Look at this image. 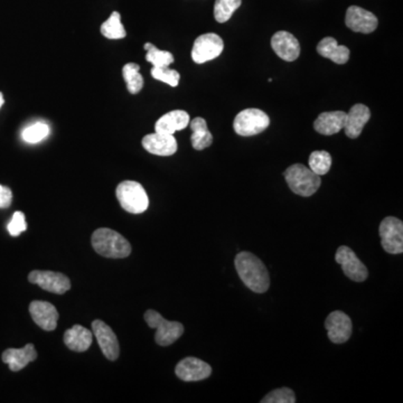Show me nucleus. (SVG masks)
<instances>
[{"instance_id":"7ed1b4c3","label":"nucleus","mask_w":403,"mask_h":403,"mask_svg":"<svg viewBox=\"0 0 403 403\" xmlns=\"http://www.w3.org/2000/svg\"><path fill=\"white\" fill-rule=\"evenodd\" d=\"M283 175L289 189H292L294 194L301 195L303 198L314 195L322 184L320 176L301 164H294L292 166L288 167Z\"/></svg>"},{"instance_id":"f704fd0d","label":"nucleus","mask_w":403,"mask_h":403,"mask_svg":"<svg viewBox=\"0 0 403 403\" xmlns=\"http://www.w3.org/2000/svg\"><path fill=\"white\" fill-rule=\"evenodd\" d=\"M3 103H5V99H3V93L0 92V108L3 106Z\"/></svg>"},{"instance_id":"4468645a","label":"nucleus","mask_w":403,"mask_h":403,"mask_svg":"<svg viewBox=\"0 0 403 403\" xmlns=\"http://www.w3.org/2000/svg\"><path fill=\"white\" fill-rule=\"evenodd\" d=\"M175 373L182 381L196 382L209 378L212 374V368L200 358H186L177 364Z\"/></svg>"},{"instance_id":"bb28decb","label":"nucleus","mask_w":403,"mask_h":403,"mask_svg":"<svg viewBox=\"0 0 403 403\" xmlns=\"http://www.w3.org/2000/svg\"><path fill=\"white\" fill-rule=\"evenodd\" d=\"M143 49L147 51L146 60L154 68H167L174 62V56L171 52L160 51L154 44L146 43Z\"/></svg>"},{"instance_id":"b1692460","label":"nucleus","mask_w":403,"mask_h":403,"mask_svg":"<svg viewBox=\"0 0 403 403\" xmlns=\"http://www.w3.org/2000/svg\"><path fill=\"white\" fill-rule=\"evenodd\" d=\"M189 125L193 132L192 137H191L193 148L196 150H203L211 146L213 143V136L207 128L205 119L200 117L195 118L192 121H189Z\"/></svg>"},{"instance_id":"f03ea898","label":"nucleus","mask_w":403,"mask_h":403,"mask_svg":"<svg viewBox=\"0 0 403 403\" xmlns=\"http://www.w3.org/2000/svg\"><path fill=\"white\" fill-rule=\"evenodd\" d=\"M91 244L97 253L110 259H123L132 253V246L126 237L108 228L95 230Z\"/></svg>"},{"instance_id":"c85d7f7f","label":"nucleus","mask_w":403,"mask_h":403,"mask_svg":"<svg viewBox=\"0 0 403 403\" xmlns=\"http://www.w3.org/2000/svg\"><path fill=\"white\" fill-rule=\"evenodd\" d=\"M242 0H215L214 17L219 23H226L241 6Z\"/></svg>"},{"instance_id":"2f4dec72","label":"nucleus","mask_w":403,"mask_h":403,"mask_svg":"<svg viewBox=\"0 0 403 403\" xmlns=\"http://www.w3.org/2000/svg\"><path fill=\"white\" fill-rule=\"evenodd\" d=\"M296 397L294 391L289 388H280L270 392L263 397L261 403H294Z\"/></svg>"},{"instance_id":"473e14b6","label":"nucleus","mask_w":403,"mask_h":403,"mask_svg":"<svg viewBox=\"0 0 403 403\" xmlns=\"http://www.w3.org/2000/svg\"><path fill=\"white\" fill-rule=\"evenodd\" d=\"M26 229H27V224H26L25 214H24L23 212H15L12 220L7 226L9 235H12V237H18L23 232H25Z\"/></svg>"},{"instance_id":"a211bd4d","label":"nucleus","mask_w":403,"mask_h":403,"mask_svg":"<svg viewBox=\"0 0 403 403\" xmlns=\"http://www.w3.org/2000/svg\"><path fill=\"white\" fill-rule=\"evenodd\" d=\"M371 118V111L368 106L364 104H355L346 113L345 134L351 139H355L360 136L361 132H363L368 121Z\"/></svg>"},{"instance_id":"72a5a7b5","label":"nucleus","mask_w":403,"mask_h":403,"mask_svg":"<svg viewBox=\"0 0 403 403\" xmlns=\"http://www.w3.org/2000/svg\"><path fill=\"white\" fill-rule=\"evenodd\" d=\"M12 189L7 186L0 185V209H7L12 204Z\"/></svg>"},{"instance_id":"f257e3e1","label":"nucleus","mask_w":403,"mask_h":403,"mask_svg":"<svg viewBox=\"0 0 403 403\" xmlns=\"http://www.w3.org/2000/svg\"><path fill=\"white\" fill-rule=\"evenodd\" d=\"M235 269L241 280L250 290L263 294L270 286L268 270L262 261L251 252H240L235 257Z\"/></svg>"},{"instance_id":"f8f14e48","label":"nucleus","mask_w":403,"mask_h":403,"mask_svg":"<svg viewBox=\"0 0 403 403\" xmlns=\"http://www.w3.org/2000/svg\"><path fill=\"white\" fill-rule=\"evenodd\" d=\"M325 329L329 333V338L333 343H345L352 336V320L340 310H335L327 316Z\"/></svg>"},{"instance_id":"393cba45","label":"nucleus","mask_w":403,"mask_h":403,"mask_svg":"<svg viewBox=\"0 0 403 403\" xmlns=\"http://www.w3.org/2000/svg\"><path fill=\"white\" fill-rule=\"evenodd\" d=\"M123 79L127 89L132 95H137L143 88V77L141 74V66L136 63H128L123 66Z\"/></svg>"},{"instance_id":"ddd939ff","label":"nucleus","mask_w":403,"mask_h":403,"mask_svg":"<svg viewBox=\"0 0 403 403\" xmlns=\"http://www.w3.org/2000/svg\"><path fill=\"white\" fill-rule=\"evenodd\" d=\"M346 26L355 33L370 34L378 27V18L371 12L358 6H351L346 12Z\"/></svg>"},{"instance_id":"9d476101","label":"nucleus","mask_w":403,"mask_h":403,"mask_svg":"<svg viewBox=\"0 0 403 403\" xmlns=\"http://www.w3.org/2000/svg\"><path fill=\"white\" fill-rule=\"evenodd\" d=\"M29 283L38 285L46 292L53 294H63L71 288L69 278L61 272L34 270L29 274Z\"/></svg>"},{"instance_id":"20e7f679","label":"nucleus","mask_w":403,"mask_h":403,"mask_svg":"<svg viewBox=\"0 0 403 403\" xmlns=\"http://www.w3.org/2000/svg\"><path fill=\"white\" fill-rule=\"evenodd\" d=\"M116 195L121 207L132 214H141L148 209V195L138 182L125 180L118 185Z\"/></svg>"},{"instance_id":"7c9ffc66","label":"nucleus","mask_w":403,"mask_h":403,"mask_svg":"<svg viewBox=\"0 0 403 403\" xmlns=\"http://www.w3.org/2000/svg\"><path fill=\"white\" fill-rule=\"evenodd\" d=\"M150 73H152V77H154L155 80L161 81L164 84H168L173 88L177 86L180 84V73L175 70L169 69V66L167 68H152Z\"/></svg>"},{"instance_id":"f3484780","label":"nucleus","mask_w":403,"mask_h":403,"mask_svg":"<svg viewBox=\"0 0 403 403\" xmlns=\"http://www.w3.org/2000/svg\"><path fill=\"white\" fill-rule=\"evenodd\" d=\"M143 147L150 154L166 157L177 152V141L174 134L154 132L143 137Z\"/></svg>"},{"instance_id":"412c9836","label":"nucleus","mask_w":403,"mask_h":403,"mask_svg":"<svg viewBox=\"0 0 403 403\" xmlns=\"http://www.w3.org/2000/svg\"><path fill=\"white\" fill-rule=\"evenodd\" d=\"M346 112H323L315 120L314 128L318 134L332 136L338 134L345 126Z\"/></svg>"},{"instance_id":"2eb2a0df","label":"nucleus","mask_w":403,"mask_h":403,"mask_svg":"<svg viewBox=\"0 0 403 403\" xmlns=\"http://www.w3.org/2000/svg\"><path fill=\"white\" fill-rule=\"evenodd\" d=\"M271 47L279 58L287 62H294L301 55V45L297 38L285 31L277 32L272 36Z\"/></svg>"},{"instance_id":"423d86ee","label":"nucleus","mask_w":403,"mask_h":403,"mask_svg":"<svg viewBox=\"0 0 403 403\" xmlns=\"http://www.w3.org/2000/svg\"><path fill=\"white\" fill-rule=\"evenodd\" d=\"M270 125V119L268 115L262 110L251 109L242 110L237 113L235 119V132L242 137H250L255 134H261L268 128Z\"/></svg>"},{"instance_id":"39448f33","label":"nucleus","mask_w":403,"mask_h":403,"mask_svg":"<svg viewBox=\"0 0 403 403\" xmlns=\"http://www.w3.org/2000/svg\"><path fill=\"white\" fill-rule=\"evenodd\" d=\"M145 320L150 329L157 331L155 335L156 343L160 346H169L175 343L183 335V324L178 322H169L152 309L147 310Z\"/></svg>"},{"instance_id":"dca6fc26","label":"nucleus","mask_w":403,"mask_h":403,"mask_svg":"<svg viewBox=\"0 0 403 403\" xmlns=\"http://www.w3.org/2000/svg\"><path fill=\"white\" fill-rule=\"evenodd\" d=\"M29 313L35 324L44 331H54L58 326V313L51 303L34 301L29 305Z\"/></svg>"},{"instance_id":"1a4fd4ad","label":"nucleus","mask_w":403,"mask_h":403,"mask_svg":"<svg viewBox=\"0 0 403 403\" xmlns=\"http://www.w3.org/2000/svg\"><path fill=\"white\" fill-rule=\"evenodd\" d=\"M335 260L340 263L346 277H349L351 280L362 283L369 276L368 268L349 246H340L335 255Z\"/></svg>"},{"instance_id":"6ab92c4d","label":"nucleus","mask_w":403,"mask_h":403,"mask_svg":"<svg viewBox=\"0 0 403 403\" xmlns=\"http://www.w3.org/2000/svg\"><path fill=\"white\" fill-rule=\"evenodd\" d=\"M38 358V352L33 344H27L23 349H8L1 355L3 363L13 372H18Z\"/></svg>"},{"instance_id":"cd10ccee","label":"nucleus","mask_w":403,"mask_h":403,"mask_svg":"<svg viewBox=\"0 0 403 403\" xmlns=\"http://www.w3.org/2000/svg\"><path fill=\"white\" fill-rule=\"evenodd\" d=\"M309 168L312 169L318 176L326 175L332 166V156L324 150H316L309 156Z\"/></svg>"},{"instance_id":"9b49d317","label":"nucleus","mask_w":403,"mask_h":403,"mask_svg":"<svg viewBox=\"0 0 403 403\" xmlns=\"http://www.w3.org/2000/svg\"><path fill=\"white\" fill-rule=\"evenodd\" d=\"M92 332L97 338V344L103 355L108 360L116 361L120 354V346L118 342L117 335L104 322L95 319L92 322Z\"/></svg>"},{"instance_id":"c756f323","label":"nucleus","mask_w":403,"mask_h":403,"mask_svg":"<svg viewBox=\"0 0 403 403\" xmlns=\"http://www.w3.org/2000/svg\"><path fill=\"white\" fill-rule=\"evenodd\" d=\"M49 134V127L44 123H36L24 129L22 138L29 143H38L44 141Z\"/></svg>"},{"instance_id":"a878e982","label":"nucleus","mask_w":403,"mask_h":403,"mask_svg":"<svg viewBox=\"0 0 403 403\" xmlns=\"http://www.w3.org/2000/svg\"><path fill=\"white\" fill-rule=\"evenodd\" d=\"M101 34L109 40H121L126 38L125 26L121 23V15L113 12L108 19L101 25Z\"/></svg>"},{"instance_id":"aec40b11","label":"nucleus","mask_w":403,"mask_h":403,"mask_svg":"<svg viewBox=\"0 0 403 403\" xmlns=\"http://www.w3.org/2000/svg\"><path fill=\"white\" fill-rule=\"evenodd\" d=\"M189 121L191 118L187 112L184 110H174L158 119L155 125V132L174 134L175 132H180L189 126Z\"/></svg>"},{"instance_id":"5701e85b","label":"nucleus","mask_w":403,"mask_h":403,"mask_svg":"<svg viewBox=\"0 0 403 403\" xmlns=\"http://www.w3.org/2000/svg\"><path fill=\"white\" fill-rule=\"evenodd\" d=\"M318 54L329 58L336 64H345L349 58V49L345 45H338V40L333 38H325L317 45Z\"/></svg>"},{"instance_id":"0eeeda50","label":"nucleus","mask_w":403,"mask_h":403,"mask_svg":"<svg viewBox=\"0 0 403 403\" xmlns=\"http://www.w3.org/2000/svg\"><path fill=\"white\" fill-rule=\"evenodd\" d=\"M381 244L388 253L399 255L403 252L402 221L388 216L380 224Z\"/></svg>"},{"instance_id":"4be33fe9","label":"nucleus","mask_w":403,"mask_h":403,"mask_svg":"<svg viewBox=\"0 0 403 403\" xmlns=\"http://www.w3.org/2000/svg\"><path fill=\"white\" fill-rule=\"evenodd\" d=\"M64 343L74 352H86L92 344V333L86 327L74 325L64 333Z\"/></svg>"},{"instance_id":"6e6552de","label":"nucleus","mask_w":403,"mask_h":403,"mask_svg":"<svg viewBox=\"0 0 403 403\" xmlns=\"http://www.w3.org/2000/svg\"><path fill=\"white\" fill-rule=\"evenodd\" d=\"M223 40L214 34L200 35L195 40L192 49V58L195 63L203 64L220 56L223 52Z\"/></svg>"}]
</instances>
